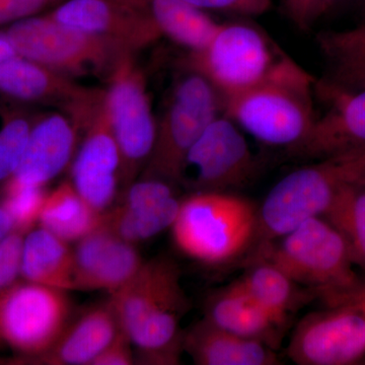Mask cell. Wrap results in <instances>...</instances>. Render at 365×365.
<instances>
[{
	"label": "cell",
	"instance_id": "6da1fadb",
	"mask_svg": "<svg viewBox=\"0 0 365 365\" xmlns=\"http://www.w3.org/2000/svg\"><path fill=\"white\" fill-rule=\"evenodd\" d=\"M109 295L119 328L138 349L136 361L180 364L185 333L181 321L190 302L176 262L163 256L144 261L126 284Z\"/></svg>",
	"mask_w": 365,
	"mask_h": 365
},
{
	"label": "cell",
	"instance_id": "7a4b0ae2",
	"mask_svg": "<svg viewBox=\"0 0 365 365\" xmlns=\"http://www.w3.org/2000/svg\"><path fill=\"white\" fill-rule=\"evenodd\" d=\"M252 255L251 261L269 262L326 306L350 302L364 281L342 235L322 216L261 245Z\"/></svg>",
	"mask_w": 365,
	"mask_h": 365
},
{
	"label": "cell",
	"instance_id": "3957f363",
	"mask_svg": "<svg viewBox=\"0 0 365 365\" xmlns=\"http://www.w3.org/2000/svg\"><path fill=\"white\" fill-rule=\"evenodd\" d=\"M316 81L287 55L259 85L225 101L222 114L260 143L289 150L316 121Z\"/></svg>",
	"mask_w": 365,
	"mask_h": 365
},
{
	"label": "cell",
	"instance_id": "277c9868",
	"mask_svg": "<svg viewBox=\"0 0 365 365\" xmlns=\"http://www.w3.org/2000/svg\"><path fill=\"white\" fill-rule=\"evenodd\" d=\"M365 182V148L344 151L289 173L259 207L256 246L287 234L309 218L325 215L343 190Z\"/></svg>",
	"mask_w": 365,
	"mask_h": 365
},
{
	"label": "cell",
	"instance_id": "5b68a950",
	"mask_svg": "<svg viewBox=\"0 0 365 365\" xmlns=\"http://www.w3.org/2000/svg\"><path fill=\"white\" fill-rule=\"evenodd\" d=\"M259 207L232 192H193L172 227L180 252L209 266L237 260L256 246Z\"/></svg>",
	"mask_w": 365,
	"mask_h": 365
},
{
	"label": "cell",
	"instance_id": "8992f818",
	"mask_svg": "<svg viewBox=\"0 0 365 365\" xmlns=\"http://www.w3.org/2000/svg\"><path fill=\"white\" fill-rule=\"evenodd\" d=\"M223 101L207 79L187 68L170 91L163 116L157 121V136L140 177L182 184V170L192 146L216 117L222 114Z\"/></svg>",
	"mask_w": 365,
	"mask_h": 365
},
{
	"label": "cell",
	"instance_id": "52a82bcc",
	"mask_svg": "<svg viewBox=\"0 0 365 365\" xmlns=\"http://www.w3.org/2000/svg\"><path fill=\"white\" fill-rule=\"evenodd\" d=\"M4 30L19 56L71 78L93 76L107 81L119 60L131 53L112 41L55 20L47 13Z\"/></svg>",
	"mask_w": 365,
	"mask_h": 365
},
{
	"label": "cell",
	"instance_id": "ba28073f",
	"mask_svg": "<svg viewBox=\"0 0 365 365\" xmlns=\"http://www.w3.org/2000/svg\"><path fill=\"white\" fill-rule=\"evenodd\" d=\"M285 56L259 26L235 21L220 24L204 49L190 52L184 67L207 79L225 102L259 85Z\"/></svg>",
	"mask_w": 365,
	"mask_h": 365
},
{
	"label": "cell",
	"instance_id": "9c48e42d",
	"mask_svg": "<svg viewBox=\"0 0 365 365\" xmlns=\"http://www.w3.org/2000/svg\"><path fill=\"white\" fill-rule=\"evenodd\" d=\"M72 319L68 292L19 279L0 294V347L25 364L49 350Z\"/></svg>",
	"mask_w": 365,
	"mask_h": 365
},
{
	"label": "cell",
	"instance_id": "30bf717a",
	"mask_svg": "<svg viewBox=\"0 0 365 365\" xmlns=\"http://www.w3.org/2000/svg\"><path fill=\"white\" fill-rule=\"evenodd\" d=\"M108 109L120 160V187L127 188L140 177L157 136L145 76L135 54L124 55L107 79Z\"/></svg>",
	"mask_w": 365,
	"mask_h": 365
},
{
	"label": "cell",
	"instance_id": "8fae6325",
	"mask_svg": "<svg viewBox=\"0 0 365 365\" xmlns=\"http://www.w3.org/2000/svg\"><path fill=\"white\" fill-rule=\"evenodd\" d=\"M287 355L299 365H350L365 356V312L355 300L307 314L295 327Z\"/></svg>",
	"mask_w": 365,
	"mask_h": 365
},
{
	"label": "cell",
	"instance_id": "7c38bea8",
	"mask_svg": "<svg viewBox=\"0 0 365 365\" xmlns=\"http://www.w3.org/2000/svg\"><path fill=\"white\" fill-rule=\"evenodd\" d=\"M257 162L239 126L222 114L192 146L182 184L193 192H230L251 181Z\"/></svg>",
	"mask_w": 365,
	"mask_h": 365
},
{
	"label": "cell",
	"instance_id": "4fadbf2b",
	"mask_svg": "<svg viewBox=\"0 0 365 365\" xmlns=\"http://www.w3.org/2000/svg\"><path fill=\"white\" fill-rule=\"evenodd\" d=\"M81 143L71 163V182L96 210L114 205L120 187L119 148L113 132L106 90L79 124Z\"/></svg>",
	"mask_w": 365,
	"mask_h": 365
},
{
	"label": "cell",
	"instance_id": "5bb4252c",
	"mask_svg": "<svg viewBox=\"0 0 365 365\" xmlns=\"http://www.w3.org/2000/svg\"><path fill=\"white\" fill-rule=\"evenodd\" d=\"M47 14L134 54L163 37L151 14L150 0H68Z\"/></svg>",
	"mask_w": 365,
	"mask_h": 365
},
{
	"label": "cell",
	"instance_id": "9a60e30c",
	"mask_svg": "<svg viewBox=\"0 0 365 365\" xmlns=\"http://www.w3.org/2000/svg\"><path fill=\"white\" fill-rule=\"evenodd\" d=\"M316 91L328 103V110L307 135L287 150L302 160L319 158L365 148V88L353 93L332 90L316 81Z\"/></svg>",
	"mask_w": 365,
	"mask_h": 365
},
{
	"label": "cell",
	"instance_id": "2e32d148",
	"mask_svg": "<svg viewBox=\"0 0 365 365\" xmlns=\"http://www.w3.org/2000/svg\"><path fill=\"white\" fill-rule=\"evenodd\" d=\"M175 185L138 178L124 189L121 200L104 213L105 225L125 241L137 245L172 228L182 200Z\"/></svg>",
	"mask_w": 365,
	"mask_h": 365
},
{
	"label": "cell",
	"instance_id": "e0dca14e",
	"mask_svg": "<svg viewBox=\"0 0 365 365\" xmlns=\"http://www.w3.org/2000/svg\"><path fill=\"white\" fill-rule=\"evenodd\" d=\"M73 256L74 290L109 294L126 284L144 263L136 245L125 241L104 222L76 242Z\"/></svg>",
	"mask_w": 365,
	"mask_h": 365
},
{
	"label": "cell",
	"instance_id": "ac0fdd59",
	"mask_svg": "<svg viewBox=\"0 0 365 365\" xmlns=\"http://www.w3.org/2000/svg\"><path fill=\"white\" fill-rule=\"evenodd\" d=\"M79 131L64 113L38 115L18 169L1 184L46 187L71 165Z\"/></svg>",
	"mask_w": 365,
	"mask_h": 365
},
{
	"label": "cell",
	"instance_id": "d6986e66",
	"mask_svg": "<svg viewBox=\"0 0 365 365\" xmlns=\"http://www.w3.org/2000/svg\"><path fill=\"white\" fill-rule=\"evenodd\" d=\"M93 91L78 85L71 76L19 55L0 64V97L11 104L54 106L68 115Z\"/></svg>",
	"mask_w": 365,
	"mask_h": 365
},
{
	"label": "cell",
	"instance_id": "ffe728a7",
	"mask_svg": "<svg viewBox=\"0 0 365 365\" xmlns=\"http://www.w3.org/2000/svg\"><path fill=\"white\" fill-rule=\"evenodd\" d=\"M109 300L72 319L54 345L25 364L91 365L119 331Z\"/></svg>",
	"mask_w": 365,
	"mask_h": 365
},
{
	"label": "cell",
	"instance_id": "44dd1931",
	"mask_svg": "<svg viewBox=\"0 0 365 365\" xmlns=\"http://www.w3.org/2000/svg\"><path fill=\"white\" fill-rule=\"evenodd\" d=\"M204 318L228 332L264 343L275 351L284 336V329L257 304L240 279L209 297Z\"/></svg>",
	"mask_w": 365,
	"mask_h": 365
},
{
	"label": "cell",
	"instance_id": "7402d4cb",
	"mask_svg": "<svg viewBox=\"0 0 365 365\" xmlns=\"http://www.w3.org/2000/svg\"><path fill=\"white\" fill-rule=\"evenodd\" d=\"M184 351L199 365H276L275 350L241 337L204 318L184 333Z\"/></svg>",
	"mask_w": 365,
	"mask_h": 365
},
{
	"label": "cell",
	"instance_id": "603a6c76",
	"mask_svg": "<svg viewBox=\"0 0 365 365\" xmlns=\"http://www.w3.org/2000/svg\"><path fill=\"white\" fill-rule=\"evenodd\" d=\"M21 279L71 292L74 290L73 250L43 227H34L24 240Z\"/></svg>",
	"mask_w": 365,
	"mask_h": 365
},
{
	"label": "cell",
	"instance_id": "cb8c5ba5",
	"mask_svg": "<svg viewBox=\"0 0 365 365\" xmlns=\"http://www.w3.org/2000/svg\"><path fill=\"white\" fill-rule=\"evenodd\" d=\"M317 43L327 71L319 83L345 93L364 90L365 21L347 30L319 33Z\"/></svg>",
	"mask_w": 365,
	"mask_h": 365
},
{
	"label": "cell",
	"instance_id": "d4e9b609",
	"mask_svg": "<svg viewBox=\"0 0 365 365\" xmlns=\"http://www.w3.org/2000/svg\"><path fill=\"white\" fill-rule=\"evenodd\" d=\"M240 281L257 304L284 330L292 314L317 299L313 292L300 287L267 261H251L249 270Z\"/></svg>",
	"mask_w": 365,
	"mask_h": 365
},
{
	"label": "cell",
	"instance_id": "484cf974",
	"mask_svg": "<svg viewBox=\"0 0 365 365\" xmlns=\"http://www.w3.org/2000/svg\"><path fill=\"white\" fill-rule=\"evenodd\" d=\"M103 218L104 213L96 210L71 181H66L48 192L38 225L71 244L102 225Z\"/></svg>",
	"mask_w": 365,
	"mask_h": 365
},
{
	"label": "cell",
	"instance_id": "4316f807",
	"mask_svg": "<svg viewBox=\"0 0 365 365\" xmlns=\"http://www.w3.org/2000/svg\"><path fill=\"white\" fill-rule=\"evenodd\" d=\"M150 6L162 35L190 52L204 49L220 28L205 11L184 0H150Z\"/></svg>",
	"mask_w": 365,
	"mask_h": 365
},
{
	"label": "cell",
	"instance_id": "83f0119b",
	"mask_svg": "<svg viewBox=\"0 0 365 365\" xmlns=\"http://www.w3.org/2000/svg\"><path fill=\"white\" fill-rule=\"evenodd\" d=\"M322 217L342 235L355 267L365 272V182L343 190Z\"/></svg>",
	"mask_w": 365,
	"mask_h": 365
},
{
	"label": "cell",
	"instance_id": "f1b7e54d",
	"mask_svg": "<svg viewBox=\"0 0 365 365\" xmlns=\"http://www.w3.org/2000/svg\"><path fill=\"white\" fill-rule=\"evenodd\" d=\"M0 184L13 176L20 165L38 115L20 105H0Z\"/></svg>",
	"mask_w": 365,
	"mask_h": 365
},
{
	"label": "cell",
	"instance_id": "f546056e",
	"mask_svg": "<svg viewBox=\"0 0 365 365\" xmlns=\"http://www.w3.org/2000/svg\"><path fill=\"white\" fill-rule=\"evenodd\" d=\"M48 192L46 187L0 184V204L13 215L16 230L29 232L35 227Z\"/></svg>",
	"mask_w": 365,
	"mask_h": 365
},
{
	"label": "cell",
	"instance_id": "4dcf8cb0",
	"mask_svg": "<svg viewBox=\"0 0 365 365\" xmlns=\"http://www.w3.org/2000/svg\"><path fill=\"white\" fill-rule=\"evenodd\" d=\"M26 232L14 230L0 244V294L21 279V252Z\"/></svg>",
	"mask_w": 365,
	"mask_h": 365
},
{
	"label": "cell",
	"instance_id": "1f68e13d",
	"mask_svg": "<svg viewBox=\"0 0 365 365\" xmlns=\"http://www.w3.org/2000/svg\"><path fill=\"white\" fill-rule=\"evenodd\" d=\"M68 0H0V30L26 19L49 13Z\"/></svg>",
	"mask_w": 365,
	"mask_h": 365
},
{
	"label": "cell",
	"instance_id": "d6a6232c",
	"mask_svg": "<svg viewBox=\"0 0 365 365\" xmlns=\"http://www.w3.org/2000/svg\"><path fill=\"white\" fill-rule=\"evenodd\" d=\"M201 11H216L244 16H260L270 9L271 0H184Z\"/></svg>",
	"mask_w": 365,
	"mask_h": 365
},
{
	"label": "cell",
	"instance_id": "836d02e7",
	"mask_svg": "<svg viewBox=\"0 0 365 365\" xmlns=\"http://www.w3.org/2000/svg\"><path fill=\"white\" fill-rule=\"evenodd\" d=\"M287 18L299 30L312 28L327 13V0H282Z\"/></svg>",
	"mask_w": 365,
	"mask_h": 365
},
{
	"label": "cell",
	"instance_id": "e575fe53",
	"mask_svg": "<svg viewBox=\"0 0 365 365\" xmlns=\"http://www.w3.org/2000/svg\"><path fill=\"white\" fill-rule=\"evenodd\" d=\"M131 341L119 329L104 349L102 350L91 365H131L136 364L135 355L132 352Z\"/></svg>",
	"mask_w": 365,
	"mask_h": 365
},
{
	"label": "cell",
	"instance_id": "d590c367",
	"mask_svg": "<svg viewBox=\"0 0 365 365\" xmlns=\"http://www.w3.org/2000/svg\"><path fill=\"white\" fill-rule=\"evenodd\" d=\"M14 230H16V227L13 215L0 204V244Z\"/></svg>",
	"mask_w": 365,
	"mask_h": 365
},
{
	"label": "cell",
	"instance_id": "8d00e7d4",
	"mask_svg": "<svg viewBox=\"0 0 365 365\" xmlns=\"http://www.w3.org/2000/svg\"><path fill=\"white\" fill-rule=\"evenodd\" d=\"M16 55L18 54H16L6 30L1 29L0 30V64L4 63L6 60L13 58Z\"/></svg>",
	"mask_w": 365,
	"mask_h": 365
},
{
	"label": "cell",
	"instance_id": "74e56055",
	"mask_svg": "<svg viewBox=\"0 0 365 365\" xmlns=\"http://www.w3.org/2000/svg\"><path fill=\"white\" fill-rule=\"evenodd\" d=\"M351 300H355V302H359L360 307H361L365 312V278H364L362 284L360 285L356 294L353 295V299Z\"/></svg>",
	"mask_w": 365,
	"mask_h": 365
},
{
	"label": "cell",
	"instance_id": "f35d334b",
	"mask_svg": "<svg viewBox=\"0 0 365 365\" xmlns=\"http://www.w3.org/2000/svg\"><path fill=\"white\" fill-rule=\"evenodd\" d=\"M342 0H327V11L332 9L336 4H339Z\"/></svg>",
	"mask_w": 365,
	"mask_h": 365
},
{
	"label": "cell",
	"instance_id": "ab89813d",
	"mask_svg": "<svg viewBox=\"0 0 365 365\" xmlns=\"http://www.w3.org/2000/svg\"><path fill=\"white\" fill-rule=\"evenodd\" d=\"M360 2H361V6L364 7V11H365V0H360Z\"/></svg>",
	"mask_w": 365,
	"mask_h": 365
}]
</instances>
